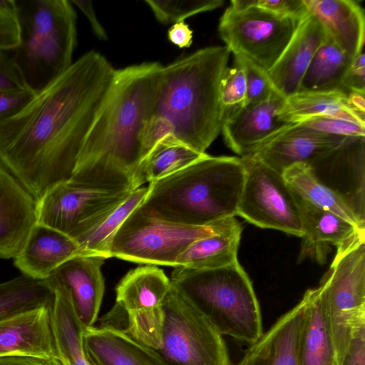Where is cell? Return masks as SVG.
Returning <instances> with one entry per match:
<instances>
[{"label": "cell", "mask_w": 365, "mask_h": 365, "mask_svg": "<svg viewBox=\"0 0 365 365\" xmlns=\"http://www.w3.org/2000/svg\"><path fill=\"white\" fill-rule=\"evenodd\" d=\"M163 308L161 344L155 351L167 365H231L222 335L172 285Z\"/></svg>", "instance_id": "9c48e42d"}, {"label": "cell", "mask_w": 365, "mask_h": 365, "mask_svg": "<svg viewBox=\"0 0 365 365\" xmlns=\"http://www.w3.org/2000/svg\"><path fill=\"white\" fill-rule=\"evenodd\" d=\"M147 193L148 187L133 190L96 227L76 240L80 255L110 258L109 249L114 235L127 217L143 201Z\"/></svg>", "instance_id": "d6a6232c"}, {"label": "cell", "mask_w": 365, "mask_h": 365, "mask_svg": "<svg viewBox=\"0 0 365 365\" xmlns=\"http://www.w3.org/2000/svg\"><path fill=\"white\" fill-rule=\"evenodd\" d=\"M302 125L326 134L345 136H365V126L356 122L334 116H317L299 123Z\"/></svg>", "instance_id": "74e56055"}, {"label": "cell", "mask_w": 365, "mask_h": 365, "mask_svg": "<svg viewBox=\"0 0 365 365\" xmlns=\"http://www.w3.org/2000/svg\"><path fill=\"white\" fill-rule=\"evenodd\" d=\"M340 365H365V319L354 327Z\"/></svg>", "instance_id": "60d3db41"}, {"label": "cell", "mask_w": 365, "mask_h": 365, "mask_svg": "<svg viewBox=\"0 0 365 365\" xmlns=\"http://www.w3.org/2000/svg\"><path fill=\"white\" fill-rule=\"evenodd\" d=\"M80 255L76 241L68 235L36 223L14 264L23 275L46 280L68 259Z\"/></svg>", "instance_id": "d6986e66"}, {"label": "cell", "mask_w": 365, "mask_h": 365, "mask_svg": "<svg viewBox=\"0 0 365 365\" xmlns=\"http://www.w3.org/2000/svg\"><path fill=\"white\" fill-rule=\"evenodd\" d=\"M304 296L307 305L299 340L301 365H338L318 287L307 289Z\"/></svg>", "instance_id": "484cf974"}, {"label": "cell", "mask_w": 365, "mask_h": 365, "mask_svg": "<svg viewBox=\"0 0 365 365\" xmlns=\"http://www.w3.org/2000/svg\"><path fill=\"white\" fill-rule=\"evenodd\" d=\"M34 96L35 93L27 88L21 91H0V121L19 113Z\"/></svg>", "instance_id": "ab89813d"}, {"label": "cell", "mask_w": 365, "mask_h": 365, "mask_svg": "<svg viewBox=\"0 0 365 365\" xmlns=\"http://www.w3.org/2000/svg\"><path fill=\"white\" fill-rule=\"evenodd\" d=\"M171 140L176 139L170 123L160 116L153 115L145 123L140 133L141 161L158 145Z\"/></svg>", "instance_id": "f35d334b"}, {"label": "cell", "mask_w": 365, "mask_h": 365, "mask_svg": "<svg viewBox=\"0 0 365 365\" xmlns=\"http://www.w3.org/2000/svg\"><path fill=\"white\" fill-rule=\"evenodd\" d=\"M105 258L76 256L58 267L48 277L64 287L74 309L86 329L94 326L105 292L101 267Z\"/></svg>", "instance_id": "e0dca14e"}, {"label": "cell", "mask_w": 365, "mask_h": 365, "mask_svg": "<svg viewBox=\"0 0 365 365\" xmlns=\"http://www.w3.org/2000/svg\"><path fill=\"white\" fill-rule=\"evenodd\" d=\"M341 90L345 93L351 91L365 93V56L363 51L352 60Z\"/></svg>", "instance_id": "7bdbcfd3"}, {"label": "cell", "mask_w": 365, "mask_h": 365, "mask_svg": "<svg viewBox=\"0 0 365 365\" xmlns=\"http://www.w3.org/2000/svg\"><path fill=\"white\" fill-rule=\"evenodd\" d=\"M310 14L320 21L329 38L351 58L363 51L364 10L351 0H304Z\"/></svg>", "instance_id": "cb8c5ba5"}, {"label": "cell", "mask_w": 365, "mask_h": 365, "mask_svg": "<svg viewBox=\"0 0 365 365\" xmlns=\"http://www.w3.org/2000/svg\"><path fill=\"white\" fill-rule=\"evenodd\" d=\"M192 37V31L185 21L173 24L168 31V40L179 48L190 47Z\"/></svg>", "instance_id": "f6af8a7d"}, {"label": "cell", "mask_w": 365, "mask_h": 365, "mask_svg": "<svg viewBox=\"0 0 365 365\" xmlns=\"http://www.w3.org/2000/svg\"><path fill=\"white\" fill-rule=\"evenodd\" d=\"M353 59L328 36L314 56L297 93L342 92L343 81Z\"/></svg>", "instance_id": "f1b7e54d"}, {"label": "cell", "mask_w": 365, "mask_h": 365, "mask_svg": "<svg viewBox=\"0 0 365 365\" xmlns=\"http://www.w3.org/2000/svg\"><path fill=\"white\" fill-rule=\"evenodd\" d=\"M302 21L257 7L237 9L229 6L220 17L218 31L230 53L246 58L267 72Z\"/></svg>", "instance_id": "8fae6325"}, {"label": "cell", "mask_w": 365, "mask_h": 365, "mask_svg": "<svg viewBox=\"0 0 365 365\" xmlns=\"http://www.w3.org/2000/svg\"><path fill=\"white\" fill-rule=\"evenodd\" d=\"M359 137H345L318 132L297 123L280 130L263 143L252 156L278 173L297 163L313 164L329 158Z\"/></svg>", "instance_id": "4fadbf2b"}, {"label": "cell", "mask_w": 365, "mask_h": 365, "mask_svg": "<svg viewBox=\"0 0 365 365\" xmlns=\"http://www.w3.org/2000/svg\"><path fill=\"white\" fill-rule=\"evenodd\" d=\"M230 6L237 9L257 7L279 16L300 21L309 14L304 0H232Z\"/></svg>", "instance_id": "8d00e7d4"}, {"label": "cell", "mask_w": 365, "mask_h": 365, "mask_svg": "<svg viewBox=\"0 0 365 365\" xmlns=\"http://www.w3.org/2000/svg\"><path fill=\"white\" fill-rule=\"evenodd\" d=\"M220 95L224 118L245 106L247 97L246 78L240 64L234 62L233 66L225 69L220 82Z\"/></svg>", "instance_id": "e575fe53"}, {"label": "cell", "mask_w": 365, "mask_h": 365, "mask_svg": "<svg viewBox=\"0 0 365 365\" xmlns=\"http://www.w3.org/2000/svg\"><path fill=\"white\" fill-rule=\"evenodd\" d=\"M19 43L9 51L25 87L35 94L73 64L77 15L68 0H13Z\"/></svg>", "instance_id": "5b68a950"}, {"label": "cell", "mask_w": 365, "mask_h": 365, "mask_svg": "<svg viewBox=\"0 0 365 365\" xmlns=\"http://www.w3.org/2000/svg\"><path fill=\"white\" fill-rule=\"evenodd\" d=\"M156 20L174 24L195 14L214 10L223 4L221 0H145Z\"/></svg>", "instance_id": "836d02e7"}, {"label": "cell", "mask_w": 365, "mask_h": 365, "mask_svg": "<svg viewBox=\"0 0 365 365\" xmlns=\"http://www.w3.org/2000/svg\"><path fill=\"white\" fill-rule=\"evenodd\" d=\"M327 38L320 21L309 12L279 58L267 71L272 85L279 94L287 98L298 92L301 81L314 56Z\"/></svg>", "instance_id": "ac0fdd59"}, {"label": "cell", "mask_w": 365, "mask_h": 365, "mask_svg": "<svg viewBox=\"0 0 365 365\" xmlns=\"http://www.w3.org/2000/svg\"><path fill=\"white\" fill-rule=\"evenodd\" d=\"M318 289L340 365L354 327L365 319V235L337 249Z\"/></svg>", "instance_id": "ba28073f"}, {"label": "cell", "mask_w": 365, "mask_h": 365, "mask_svg": "<svg viewBox=\"0 0 365 365\" xmlns=\"http://www.w3.org/2000/svg\"><path fill=\"white\" fill-rule=\"evenodd\" d=\"M53 288L46 280L21 275L0 283V320L53 304Z\"/></svg>", "instance_id": "1f68e13d"}, {"label": "cell", "mask_w": 365, "mask_h": 365, "mask_svg": "<svg viewBox=\"0 0 365 365\" xmlns=\"http://www.w3.org/2000/svg\"><path fill=\"white\" fill-rule=\"evenodd\" d=\"M285 98L278 92L267 100L245 106L225 117L221 132L225 142L241 158L252 154L263 143L286 126L278 112Z\"/></svg>", "instance_id": "5bb4252c"}, {"label": "cell", "mask_w": 365, "mask_h": 365, "mask_svg": "<svg viewBox=\"0 0 365 365\" xmlns=\"http://www.w3.org/2000/svg\"><path fill=\"white\" fill-rule=\"evenodd\" d=\"M307 305L302 300L251 344L237 365H301L299 340Z\"/></svg>", "instance_id": "ffe728a7"}, {"label": "cell", "mask_w": 365, "mask_h": 365, "mask_svg": "<svg viewBox=\"0 0 365 365\" xmlns=\"http://www.w3.org/2000/svg\"><path fill=\"white\" fill-rule=\"evenodd\" d=\"M48 365H68L66 362L59 356L53 357L48 361Z\"/></svg>", "instance_id": "681fc988"}, {"label": "cell", "mask_w": 365, "mask_h": 365, "mask_svg": "<svg viewBox=\"0 0 365 365\" xmlns=\"http://www.w3.org/2000/svg\"><path fill=\"white\" fill-rule=\"evenodd\" d=\"M170 281L221 335L252 344L263 334L258 300L239 262L214 269L175 267Z\"/></svg>", "instance_id": "8992f818"}, {"label": "cell", "mask_w": 365, "mask_h": 365, "mask_svg": "<svg viewBox=\"0 0 365 365\" xmlns=\"http://www.w3.org/2000/svg\"><path fill=\"white\" fill-rule=\"evenodd\" d=\"M48 361L29 356L0 357V365H48Z\"/></svg>", "instance_id": "c3c4849f"}, {"label": "cell", "mask_w": 365, "mask_h": 365, "mask_svg": "<svg viewBox=\"0 0 365 365\" xmlns=\"http://www.w3.org/2000/svg\"><path fill=\"white\" fill-rule=\"evenodd\" d=\"M245 179L241 158L207 155L182 170L150 182L138 209L185 226H205L235 217Z\"/></svg>", "instance_id": "277c9868"}, {"label": "cell", "mask_w": 365, "mask_h": 365, "mask_svg": "<svg viewBox=\"0 0 365 365\" xmlns=\"http://www.w3.org/2000/svg\"><path fill=\"white\" fill-rule=\"evenodd\" d=\"M36 201L0 163V259L14 258L36 223Z\"/></svg>", "instance_id": "2e32d148"}, {"label": "cell", "mask_w": 365, "mask_h": 365, "mask_svg": "<svg viewBox=\"0 0 365 365\" xmlns=\"http://www.w3.org/2000/svg\"><path fill=\"white\" fill-rule=\"evenodd\" d=\"M163 68L159 62H143L115 70L83 142L70 183L133 190V176L142 160L140 133L153 115Z\"/></svg>", "instance_id": "7a4b0ae2"}, {"label": "cell", "mask_w": 365, "mask_h": 365, "mask_svg": "<svg viewBox=\"0 0 365 365\" xmlns=\"http://www.w3.org/2000/svg\"><path fill=\"white\" fill-rule=\"evenodd\" d=\"M19 41L14 11L0 7V50L11 51L16 47Z\"/></svg>", "instance_id": "b9f144b4"}, {"label": "cell", "mask_w": 365, "mask_h": 365, "mask_svg": "<svg viewBox=\"0 0 365 365\" xmlns=\"http://www.w3.org/2000/svg\"><path fill=\"white\" fill-rule=\"evenodd\" d=\"M282 176L298 199L334 212L357 228L365 230L364 215L341 194L324 185L311 165H293L283 172Z\"/></svg>", "instance_id": "d4e9b609"}, {"label": "cell", "mask_w": 365, "mask_h": 365, "mask_svg": "<svg viewBox=\"0 0 365 365\" xmlns=\"http://www.w3.org/2000/svg\"><path fill=\"white\" fill-rule=\"evenodd\" d=\"M115 70L105 56L88 51L19 113L0 121V163L36 201L70 180Z\"/></svg>", "instance_id": "6da1fadb"}, {"label": "cell", "mask_w": 365, "mask_h": 365, "mask_svg": "<svg viewBox=\"0 0 365 365\" xmlns=\"http://www.w3.org/2000/svg\"><path fill=\"white\" fill-rule=\"evenodd\" d=\"M51 305L0 320V357L29 356L49 360L58 356Z\"/></svg>", "instance_id": "9a60e30c"}, {"label": "cell", "mask_w": 365, "mask_h": 365, "mask_svg": "<svg viewBox=\"0 0 365 365\" xmlns=\"http://www.w3.org/2000/svg\"><path fill=\"white\" fill-rule=\"evenodd\" d=\"M241 158L245 179L237 215L261 228L302 237L299 202L282 174L252 156Z\"/></svg>", "instance_id": "30bf717a"}, {"label": "cell", "mask_w": 365, "mask_h": 365, "mask_svg": "<svg viewBox=\"0 0 365 365\" xmlns=\"http://www.w3.org/2000/svg\"><path fill=\"white\" fill-rule=\"evenodd\" d=\"M239 225L232 217L205 226H185L155 218L136 207L114 235L109 257L175 268L179 256L193 242Z\"/></svg>", "instance_id": "52a82bcc"}, {"label": "cell", "mask_w": 365, "mask_h": 365, "mask_svg": "<svg viewBox=\"0 0 365 365\" xmlns=\"http://www.w3.org/2000/svg\"><path fill=\"white\" fill-rule=\"evenodd\" d=\"M48 280L55 293L51 319L58 356L68 365H90L83 346L86 328L74 309L70 294L62 285Z\"/></svg>", "instance_id": "4316f807"}, {"label": "cell", "mask_w": 365, "mask_h": 365, "mask_svg": "<svg viewBox=\"0 0 365 365\" xmlns=\"http://www.w3.org/2000/svg\"><path fill=\"white\" fill-rule=\"evenodd\" d=\"M346 94L351 110L361 120H365V93L351 91Z\"/></svg>", "instance_id": "7dc6e473"}, {"label": "cell", "mask_w": 365, "mask_h": 365, "mask_svg": "<svg viewBox=\"0 0 365 365\" xmlns=\"http://www.w3.org/2000/svg\"><path fill=\"white\" fill-rule=\"evenodd\" d=\"M132 191L81 187L68 181L58 183L36 200V223L76 240L96 227Z\"/></svg>", "instance_id": "7c38bea8"}, {"label": "cell", "mask_w": 365, "mask_h": 365, "mask_svg": "<svg viewBox=\"0 0 365 365\" xmlns=\"http://www.w3.org/2000/svg\"><path fill=\"white\" fill-rule=\"evenodd\" d=\"M277 115L288 123H301L317 116H334L365 126V120L351 110L347 94L341 91L297 93L285 99Z\"/></svg>", "instance_id": "83f0119b"}, {"label": "cell", "mask_w": 365, "mask_h": 365, "mask_svg": "<svg viewBox=\"0 0 365 365\" xmlns=\"http://www.w3.org/2000/svg\"><path fill=\"white\" fill-rule=\"evenodd\" d=\"M171 287L165 272L154 265L128 272L115 288V304L130 318L145 320L158 313Z\"/></svg>", "instance_id": "7402d4cb"}, {"label": "cell", "mask_w": 365, "mask_h": 365, "mask_svg": "<svg viewBox=\"0 0 365 365\" xmlns=\"http://www.w3.org/2000/svg\"><path fill=\"white\" fill-rule=\"evenodd\" d=\"M83 346L91 365H167L155 350L110 327L86 329Z\"/></svg>", "instance_id": "603a6c76"}, {"label": "cell", "mask_w": 365, "mask_h": 365, "mask_svg": "<svg viewBox=\"0 0 365 365\" xmlns=\"http://www.w3.org/2000/svg\"><path fill=\"white\" fill-rule=\"evenodd\" d=\"M242 226L199 239L179 256L177 267L197 270L214 269L234 264L241 239Z\"/></svg>", "instance_id": "f546056e"}, {"label": "cell", "mask_w": 365, "mask_h": 365, "mask_svg": "<svg viewBox=\"0 0 365 365\" xmlns=\"http://www.w3.org/2000/svg\"><path fill=\"white\" fill-rule=\"evenodd\" d=\"M297 200L304 232L299 261L309 257L323 264L326 262L331 246L338 249L357 236L365 235V230L357 228L339 215Z\"/></svg>", "instance_id": "44dd1931"}, {"label": "cell", "mask_w": 365, "mask_h": 365, "mask_svg": "<svg viewBox=\"0 0 365 365\" xmlns=\"http://www.w3.org/2000/svg\"><path fill=\"white\" fill-rule=\"evenodd\" d=\"M176 140L158 145L138 165L132 179L133 190L166 178L205 157Z\"/></svg>", "instance_id": "4dcf8cb0"}, {"label": "cell", "mask_w": 365, "mask_h": 365, "mask_svg": "<svg viewBox=\"0 0 365 365\" xmlns=\"http://www.w3.org/2000/svg\"><path fill=\"white\" fill-rule=\"evenodd\" d=\"M26 88L12 63L9 51L0 50V91H21Z\"/></svg>", "instance_id": "ee69618b"}, {"label": "cell", "mask_w": 365, "mask_h": 365, "mask_svg": "<svg viewBox=\"0 0 365 365\" xmlns=\"http://www.w3.org/2000/svg\"><path fill=\"white\" fill-rule=\"evenodd\" d=\"M72 4L76 6L86 16L90 22L94 34L100 40H106L107 34L101 23L97 19L91 1L71 0Z\"/></svg>", "instance_id": "bcb514c9"}, {"label": "cell", "mask_w": 365, "mask_h": 365, "mask_svg": "<svg viewBox=\"0 0 365 365\" xmlns=\"http://www.w3.org/2000/svg\"><path fill=\"white\" fill-rule=\"evenodd\" d=\"M230 51L209 46L163 66L153 115L171 125L175 139L201 153L222 130L220 87Z\"/></svg>", "instance_id": "3957f363"}, {"label": "cell", "mask_w": 365, "mask_h": 365, "mask_svg": "<svg viewBox=\"0 0 365 365\" xmlns=\"http://www.w3.org/2000/svg\"><path fill=\"white\" fill-rule=\"evenodd\" d=\"M234 62L242 67L245 75L247 97L245 106L262 103L277 92L266 71L243 56L234 55Z\"/></svg>", "instance_id": "d590c367"}]
</instances>
